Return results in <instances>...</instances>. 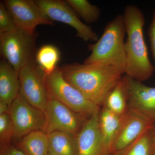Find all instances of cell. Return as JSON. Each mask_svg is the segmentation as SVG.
Returning a JSON list of instances; mask_svg holds the SVG:
<instances>
[{
	"label": "cell",
	"mask_w": 155,
	"mask_h": 155,
	"mask_svg": "<svg viewBox=\"0 0 155 155\" xmlns=\"http://www.w3.org/2000/svg\"><path fill=\"white\" fill-rule=\"evenodd\" d=\"M64 79L99 107L124 74L116 67L75 63L61 67Z\"/></svg>",
	"instance_id": "cell-1"
},
{
	"label": "cell",
	"mask_w": 155,
	"mask_h": 155,
	"mask_svg": "<svg viewBox=\"0 0 155 155\" xmlns=\"http://www.w3.org/2000/svg\"><path fill=\"white\" fill-rule=\"evenodd\" d=\"M127 38L125 43L126 65L125 74L142 82L151 77L155 71L149 58L143 35L145 19L141 9L134 5L126 6L122 15Z\"/></svg>",
	"instance_id": "cell-2"
},
{
	"label": "cell",
	"mask_w": 155,
	"mask_h": 155,
	"mask_svg": "<svg viewBox=\"0 0 155 155\" xmlns=\"http://www.w3.org/2000/svg\"><path fill=\"white\" fill-rule=\"evenodd\" d=\"M125 35L123 16L119 14L107 24L98 40L94 44L89 45L91 54L84 60V64L112 66L125 74Z\"/></svg>",
	"instance_id": "cell-3"
},
{
	"label": "cell",
	"mask_w": 155,
	"mask_h": 155,
	"mask_svg": "<svg viewBox=\"0 0 155 155\" xmlns=\"http://www.w3.org/2000/svg\"><path fill=\"white\" fill-rule=\"evenodd\" d=\"M44 79L50 96L85 119H88L100 112L99 106L89 101L64 79L61 67H57L49 74L44 73Z\"/></svg>",
	"instance_id": "cell-4"
},
{
	"label": "cell",
	"mask_w": 155,
	"mask_h": 155,
	"mask_svg": "<svg viewBox=\"0 0 155 155\" xmlns=\"http://www.w3.org/2000/svg\"><path fill=\"white\" fill-rule=\"evenodd\" d=\"M36 38L35 31L18 27L0 35L1 55L18 73L22 67L34 61Z\"/></svg>",
	"instance_id": "cell-5"
},
{
	"label": "cell",
	"mask_w": 155,
	"mask_h": 155,
	"mask_svg": "<svg viewBox=\"0 0 155 155\" xmlns=\"http://www.w3.org/2000/svg\"><path fill=\"white\" fill-rule=\"evenodd\" d=\"M18 75L19 94L31 105L45 112L50 96L42 70L32 61L22 67Z\"/></svg>",
	"instance_id": "cell-6"
},
{
	"label": "cell",
	"mask_w": 155,
	"mask_h": 155,
	"mask_svg": "<svg viewBox=\"0 0 155 155\" xmlns=\"http://www.w3.org/2000/svg\"><path fill=\"white\" fill-rule=\"evenodd\" d=\"M9 114L14 125L15 138L20 139L31 132L45 130L44 111L31 105L19 93L11 104Z\"/></svg>",
	"instance_id": "cell-7"
},
{
	"label": "cell",
	"mask_w": 155,
	"mask_h": 155,
	"mask_svg": "<svg viewBox=\"0 0 155 155\" xmlns=\"http://www.w3.org/2000/svg\"><path fill=\"white\" fill-rule=\"evenodd\" d=\"M41 11L52 21L63 22L75 28L77 36L85 41L96 42L98 36L90 26L82 22L68 5L61 0L35 1Z\"/></svg>",
	"instance_id": "cell-8"
},
{
	"label": "cell",
	"mask_w": 155,
	"mask_h": 155,
	"mask_svg": "<svg viewBox=\"0 0 155 155\" xmlns=\"http://www.w3.org/2000/svg\"><path fill=\"white\" fill-rule=\"evenodd\" d=\"M45 113L46 125L44 132L48 134L59 131L75 136L87 120L51 96Z\"/></svg>",
	"instance_id": "cell-9"
},
{
	"label": "cell",
	"mask_w": 155,
	"mask_h": 155,
	"mask_svg": "<svg viewBox=\"0 0 155 155\" xmlns=\"http://www.w3.org/2000/svg\"><path fill=\"white\" fill-rule=\"evenodd\" d=\"M153 125L144 116L128 108L127 112L122 116L110 155L119 152L129 146Z\"/></svg>",
	"instance_id": "cell-10"
},
{
	"label": "cell",
	"mask_w": 155,
	"mask_h": 155,
	"mask_svg": "<svg viewBox=\"0 0 155 155\" xmlns=\"http://www.w3.org/2000/svg\"><path fill=\"white\" fill-rule=\"evenodd\" d=\"M4 2L13 17L17 27L34 32L40 25H53L49 19L33 0H6Z\"/></svg>",
	"instance_id": "cell-11"
},
{
	"label": "cell",
	"mask_w": 155,
	"mask_h": 155,
	"mask_svg": "<svg viewBox=\"0 0 155 155\" xmlns=\"http://www.w3.org/2000/svg\"><path fill=\"white\" fill-rule=\"evenodd\" d=\"M128 77V108L141 114L155 125V87Z\"/></svg>",
	"instance_id": "cell-12"
},
{
	"label": "cell",
	"mask_w": 155,
	"mask_h": 155,
	"mask_svg": "<svg viewBox=\"0 0 155 155\" xmlns=\"http://www.w3.org/2000/svg\"><path fill=\"white\" fill-rule=\"evenodd\" d=\"M99 112L87 119L75 135L76 155H102Z\"/></svg>",
	"instance_id": "cell-13"
},
{
	"label": "cell",
	"mask_w": 155,
	"mask_h": 155,
	"mask_svg": "<svg viewBox=\"0 0 155 155\" xmlns=\"http://www.w3.org/2000/svg\"><path fill=\"white\" fill-rule=\"evenodd\" d=\"M18 73L6 60L0 62V102L11 107L19 93Z\"/></svg>",
	"instance_id": "cell-14"
},
{
	"label": "cell",
	"mask_w": 155,
	"mask_h": 155,
	"mask_svg": "<svg viewBox=\"0 0 155 155\" xmlns=\"http://www.w3.org/2000/svg\"><path fill=\"white\" fill-rule=\"evenodd\" d=\"M122 116L116 115L104 107L100 110L99 122L102 143V155H110Z\"/></svg>",
	"instance_id": "cell-15"
},
{
	"label": "cell",
	"mask_w": 155,
	"mask_h": 155,
	"mask_svg": "<svg viewBox=\"0 0 155 155\" xmlns=\"http://www.w3.org/2000/svg\"><path fill=\"white\" fill-rule=\"evenodd\" d=\"M129 83L127 75L122 78L106 97L103 107L119 116L125 114L128 109Z\"/></svg>",
	"instance_id": "cell-16"
},
{
	"label": "cell",
	"mask_w": 155,
	"mask_h": 155,
	"mask_svg": "<svg viewBox=\"0 0 155 155\" xmlns=\"http://www.w3.org/2000/svg\"><path fill=\"white\" fill-rule=\"evenodd\" d=\"M18 148L26 155H48V134L42 130L31 132L20 139Z\"/></svg>",
	"instance_id": "cell-17"
},
{
	"label": "cell",
	"mask_w": 155,
	"mask_h": 155,
	"mask_svg": "<svg viewBox=\"0 0 155 155\" xmlns=\"http://www.w3.org/2000/svg\"><path fill=\"white\" fill-rule=\"evenodd\" d=\"M48 136L49 152L59 155H76L75 135L56 131Z\"/></svg>",
	"instance_id": "cell-18"
},
{
	"label": "cell",
	"mask_w": 155,
	"mask_h": 155,
	"mask_svg": "<svg viewBox=\"0 0 155 155\" xmlns=\"http://www.w3.org/2000/svg\"><path fill=\"white\" fill-rule=\"evenodd\" d=\"M60 59V51L52 45L43 46L36 54L38 66L45 74H49L56 69Z\"/></svg>",
	"instance_id": "cell-19"
},
{
	"label": "cell",
	"mask_w": 155,
	"mask_h": 155,
	"mask_svg": "<svg viewBox=\"0 0 155 155\" xmlns=\"http://www.w3.org/2000/svg\"><path fill=\"white\" fill-rule=\"evenodd\" d=\"M75 13L87 24L98 21L101 16V10L97 6L92 5L87 0H66Z\"/></svg>",
	"instance_id": "cell-20"
},
{
	"label": "cell",
	"mask_w": 155,
	"mask_h": 155,
	"mask_svg": "<svg viewBox=\"0 0 155 155\" xmlns=\"http://www.w3.org/2000/svg\"><path fill=\"white\" fill-rule=\"evenodd\" d=\"M153 127L129 146L111 155H153Z\"/></svg>",
	"instance_id": "cell-21"
},
{
	"label": "cell",
	"mask_w": 155,
	"mask_h": 155,
	"mask_svg": "<svg viewBox=\"0 0 155 155\" xmlns=\"http://www.w3.org/2000/svg\"><path fill=\"white\" fill-rule=\"evenodd\" d=\"M14 127L9 113L0 115V142L1 145L10 143L14 136Z\"/></svg>",
	"instance_id": "cell-22"
},
{
	"label": "cell",
	"mask_w": 155,
	"mask_h": 155,
	"mask_svg": "<svg viewBox=\"0 0 155 155\" xmlns=\"http://www.w3.org/2000/svg\"><path fill=\"white\" fill-rule=\"evenodd\" d=\"M17 28L13 17L3 2L0 3V35L8 33Z\"/></svg>",
	"instance_id": "cell-23"
},
{
	"label": "cell",
	"mask_w": 155,
	"mask_h": 155,
	"mask_svg": "<svg viewBox=\"0 0 155 155\" xmlns=\"http://www.w3.org/2000/svg\"><path fill=\"white\" fill-rule=\"evenodd\" d=\"M147 34L150 39L151 51L154 61L155 71V8L153 11L152 18L148 28Z\"/></svg>",
	"instance_id": "cell-24"
},
{
	"label": "cell",
	"mask_w": 155,
	"mask_h": 155,
	"mask_svg": "<svg viewBox=\"0 0 155 155\" xmlns=\"http://www.w3.org/2000/svg\"><path fill=\"white\" fill-rule=\"evenodd\" d=\"M0 155H26L18 147L10 143L1 145Z\"/></svg>",
	"instance_id": "cell-25"
},
{
	"label": "cell",
	"mask_w": 155,
	"mask_h": 155,
	"mask_svg": "<svg viewBox=\"0 0 155 155\" xmlns=\"http://www.w3.org/2000/svg\"><path fill=\"white\" fill-rule=\"evenodd\" d=\"M10 107H11L8 104L2 102H0V115L5 113H9Z\"/></svg>",
	"instance_id": "cell-26"
},
{
	"label": "cell",
	"mask_w": 155,
	"mask_h": 155,
	"mask_svg": "<svg viewBox=\"0 0 155 155\" xmlns=\"http://www.w3.org/2000/svg\"><path fill=\"white\" fill-rule=\"evenodd\" d=\"M152 146L153 155H155V125L152 128Z\"/></svg>",
	"instance_id": "cell-27"
},
{
	"label": "cell",
	"mask_w": 155,
	"mask_h": 155,
	"mask_svg": "<svg viewBox=\"0 0 155 155\" xmlns=\"http://www.w3.org/2000/svg\"><path fill=\"white\" fill-rule=\"evenodd\" d=\"M48 155H59L58 154H56L54 153H50L49 152L48 154Z\"/></svg>",
	"instance_id": "cell-28"
}]
</instances>
